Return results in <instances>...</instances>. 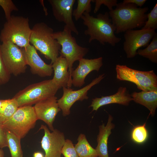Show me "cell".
I'll return each instance as SVG.
<instances>
[{"label": "cell", "mask_w": 157, "mask_h": 157, "mask_svg": "<svg viewBox=\"0 0 157 157\" xmlns=\"http://www.w3.org/2000/svg\"><path fill=\"white\" fill-rule=\"evenodd\" d=\"M148 7H138L131 3H117L115 8L109 11V16L119 34L136 28L142 27L147 19Z\"/></svg>", "instance_id": "cell-1"}, {"label": "cell", "mask_w": 157, "mask_h": 157, "mask_svg": "<svg viewBox=\"0 0 157 157\" xmlns=\"http://www.w3.org/2000/svg\"><path fill=\"white\" fill-rule=\"evenodd\" d=\"M81 18L84 25L87 27L84 33L85 35L89 36V43L96 40L103 45L108 43L115 46L120 42L121 38L117 37L115 34V28L108 12L104 14L99 13L96 17L85 12Z\"/></svg>", "instance_id": "cell-2"}, {"label": "cell", "mask_w": 157, "mask_h": 157, "mask_svg": "<svg viewBox=\"0 0 157 157\" xmlns=\"http://www.w3.org/2000/svg\"><path fill=\"white\" fill-rule=\"evenodd\" d=\"M53 29L44 22L36 23L31 29L30 43L52 64L58 57L61 47L53 36Z\"/></svg>", "instance_id": "cell-3"}, {"label": "cell", "mask_w": 157, "mask_h": 157, "mask_svg": "<svg viewBox=\"0 0 157 157\" xmlns=\"http://www.w3.org/2000/svg\"><path fill=\"white\" fill-rule=\"evenodd\" d=\"M31 31L28 18L11 15L4 24L0 40L2 42L10 41L20 48H25L30 44Z\"/></svg>", "instance_id": "cell-4"}, {"label": "cell", "mask_w": 157, "mask_h": 157, "mask_svg": "<svg viewBox=\"0 0 157 157\" xmlns=\"http://www.w3.org/2000/svg\"><path fill=\"white\" fill-rule=\"evenodd\" d=\"M59 89L51 79L28 85L20 90L13 97L18 107L32 106L39 101L55 96Z\"/></svg>", "instance_id": "cell-5"}, {"label": "cell", "mask_w": 157, "mask_h": 157, "mask_svg": "<svg viewBox=\"0 0 157 157\" xmlns=\"http://www.w3.org/2000/svg\"><path fill=\"white\" fill-rule=\"evenodd\" d=\"M71 31L65 25L63 29L54 32L53 36L60 45L59 53L67 60L68 65V71L72 82L71 73L73 69V63L83 58L89 51L87 48L82 47L77 43L75 38L72 36Z\"/></svg>", "instance_id": "cell-6"}, {"label": "cell", "mask_w": 157, "mask_h": 157, "mask_svg": "<svg viewBox=\"0 0 157 157\" xmlns=\"http://www.w3.org/2000/svg\"><path fill=\"white\" fill-rule=\"evenodd\" d=\"M37 120L33 106H24L18 107L2 127L21 139L34 127Z\"/></svg>", "instance_id": "cell-7"}, {"label": "cell", "mask_w": 157, "mask_h": 157, "mask_svg": "<svg viewBox=\"0 0 157 157\" xmlns=\"http://www.w3.org/2000/svg\"><path fill=\"white\" fill-rule=\"evenodd\" d=\"M115 70L119 80L133 83L142 91L157 90V76L153 70L140 71L119 64L116 65Z\"/></svg>", "instance_id": "cell-8"}, {"label": "cell", "mask_w": 157, "mask_h": 157, "mask_svg": "<svg viewBox=\"0 0 157 157\" xmlns=\"http://www.w3.org/2000/svg\"><path fill=\"white\" fill-rule=\"evenodd\" d=\"M1 50L5 65L10 75L16 76L25 72L27 65L21 48L7 41L2 42Z\"/></svg>", "instance_id": "cell-9"}, {"label": "cell", "mask_w": 157, "mask_h": 157, "mask_svg": "<svg viewBox=\"0 0 157 157\" xmlns=\"http://www.w3.org/2000/svg\"><path fill=\"white\" fill-rule=\"evenodd\" d=\"M156 33L152 29L130 30L125 32L123 48L127 58H132L137 55L138 50L146 47Z\"/></svg>", "instance_id": "cell-10"}, {"label": "cell", "mask_w": 157, "mask_h": 157, "mask_svg": "<svg viewBox=\"0 0 157 157\" xmlns=\"http://www.w3.org/2000/svg\"><path fill=\"white\" fill-rule=\"evenodd\" d=\"M105 76L104 74H101L89 84L78 90H73L71 88H63V95L57 100L58 105L62 110L63 116L65 117L70 114L71 108L76 101L88 99V91L93 86L99 83Z\"/></svg>", "instance_id": "cell-11"}, {"label": "cell", "mask_w": 157, "mask_h": 157, "mask_svg": "<svg viewBox=\"0 0 157 157\" xmlns=\"http://www.w3.org/2000/svg\"><path fill=\"white\" fill-rule=\"evenodd\" d=\"M40 129L44 131L41 143L45 153L44 157H61V150L65 140L64 133L56 129L51 132L44 125H41Z\"/></svg>", "instance_id": "cell-12"}, {"label": "cell", "mask_w": 157, "mask_h": 157, "mask_svg": "<svg viewBox=\"0 0 157 157\" xmlns=\"http://www.w3.org/2000/svg\"><path fill=\"white\" fill-rule=\"evenodd\" d=\"M38 120L44 122L51 131L54 130L53 122L56 116L61 111L57 97L53 96L39 101L33 106Z\"/></svg>", "instance_id": "cell-13"}, {"label": "cell", "mask_w": 157, "mask_h": 157, "mask_svg": "<svg viewBox=\"0 0 157 157\" xmlns=\"http://www.w3.org/2000/svg\"><path fill=\"white\" fill-rule=\"evenodd\" d=\"M53 16L60 22H63L72 32L78 35L79 32L72 19L73 7L75 0H49Z\"/></svg>", "instance_id": "cell-14"}, {"label": "cell", "mask_w": 157, "mask_h": 157, "mask_svg": "<svg viewBox=\"0 0 157 157\" xmlns=\"http://www.w3.org/2000/svg\"><path fill=\"white\" fill-rule=\"evenodd\" d=\"M27 65L32 73L41 77L51 76L53 72L52 64L46 63L38 54L37 50L30 44L25 48H21Z\"/></svg>", "instance_id": "cell-15"}, {"label": "cell", "mask_w": 157, "mask_h": 157, "mask_svg": "<svg viewBox=\"0 0 157 157\" xmlns=\"http://www.w3.org/2000/svg\"><path fill=\"white\" fill-rule=\"evenodd\" d=\"M77 67L71 73L72 84L74 86L81 87L85 83L87 76L93 71L98 72L103 65V58L88 59L83 58L78 60Z\"/></svg>", "instance_id": "cell-16"}, {"label": "cell", "mask_w": 157, "mask_h": 157, "mask_svg": "<svg viewBox=\"0 0 157 157\" xmlns=\"http://www.w3.org/2000/svg\"><path fill=\"white\" fill-rule=\"evenodd\" d=\"M132 100L133 99L126 88L120 87L117 92L114 94L92 99L89 107L92 108V111H97L101 107L110 104H117L128 106Z\"/></svg>", "instance_id": "cell-17"}, {"label": "cell", "mask_w": 157, "mask_h": 157, "mask_svg": "<svg viewBox=\"0 0 157 157\" xmlns=\"http://www.w3.org/2000/svg\"><path fill=\"white\" fill-rule=\"evenodd\" d=\"M54 75L52 79L53 83L59 89L64 87L70 88L72 85L68 71V65L66 59L58 56L52 64Z\"/></svg>", "instance_id": "cell-18"}, {"label": "cell", "mask_w": 157, "mask_h": 157, "mask_svg": "<svg viewBox=\"0 0 157 157\" xmlns=\"http://www.w3.org/2000/svg\"><path fill=\"white\" fill-rule=\"evenodd\" d=\"M113 120V117L109 114L106 125L103 123L99 126V131L97 138V144L95 149L98 157H110L108 151V141L111 133V131L115 126L112 122Z\"/></svg>", "instance_id": "cell-19"}, {"label": "cell", "mask_w": 157, "mask_h": 157, "mask_svg": "<svg viewBox=\"0 0 157 157\" xmlns=\"http://www.w3.org/2000/svg\"><path fill=\"white\" fill-rule=\"evenodd\" d=\"M131 96L133 101L145 107L150 111L149 115L154 116L157 107V90L134 92Z\"/></svg>", "instance_id": "cell-20"}, {"label": "cell", "mask_w": 157, "mask_h": 157, "mask_svg": "<svg viewBox=\"0 0 157 157\" xmlns=\"http://www.w3.org/2000/svg\"><path fill=\"white\" fill-rule=\"evenodd\" d=\"M77 140L74 147L79 157H98L96 149L90 144L85 134H80Z\"/></svg>", "instance_id": "cell-21"}, {"label": "cell", "mask_w": 157, "mask_h": 157, "mask_svg": "<svg viewBox=\"0 0 157 157\" xmlns=\"http://www.w3.org/2000/svg\"><path fill=\"white\" fill-rule=\"evenodd\" d=\"M18 107L13 98L0 99V125L3 124L12 116Z\"/></svg>", "instance_id": "cell-22"}, {"label": "cell", "mask_w": 157, "mask_h": 157, "mask_svg": "<svg viewBox=\"0 0 157 157\" xmlns=\"http://www.w3.org/2000/svg\"><path fill=\"white\" fill-rule=\"evenodd\" d=\"M11 157H23L21 139L8 131L4 129Z\"/></svg>", "instance_id": "cell-23"}, {"label": "cell", "mask_w": 157, "mask_h": 157, "mask_svg": "<svg viewBox=\"0 0 157 157\" xmlns=\"http://www.w3.org/2000/svg\"><path fill=\"white\" fill-rule=\"evenodd\" d=\"M137 53L148 59L153 63H157V34L156 33L150 43L144 49H138Z\"/></svg>", "instance_id": "cell-24"}, {"label": "cell", "mask_w": 157, "mask_h": 157, "mask_svg": "<svg viewBox=\"0 0 157 157\" xmlns=\"http://www.w3.org/2000/svg\"><path fill=\"white\" fill-rule=\"evenodd\" d=\"M92 0H77V7L73 10L72 16L76 21L81 18L85 12L89 13L91 12V2Z\"/></svg>", "instance_id": "cell-25"}, {"label": "cell", "mask_w": 157, "mask_h": 157, "mask_svg": "<svg viewBox=\"0 0 157 157\" xmlns=\"http://www.w3.org/2000/svg\"><path fill=\"white\" fill-rule=\"evenodd\" d=\"M146 123L135 126L131 133V138L135 142L141 144L144 142L148 137V133L145 127Z\"/></svg>", "instance_id": "cell-26"}, {"label": "cell", "mask_w": 157, "mask_h": 157, "mask_svg": "<svg viewBox=\"0 0 157 157\" xmlns=\"http://www.w3.org/2000/svg\"><path fill=\"white\" fill-rule=\"evenodd\" d=\"M147 19L141 29L155 30L157 28V3L149 13L147 14Z\"/></svg>", "instance_id": "cell-27"}, {"label": "cell", "mask_w": 157, "mask_h": 157, "mask_svg": "<svg viewBox=\"0 0 157 157\" xmlns=\"http://www.w3.org/2000/svg\"><path fill=\"white\" fill-rule=\"evenodd\" d=\"M61 152L64 157H79L72 142L69 139L65 140Z\"/></svg>", "instance_id": "cell-28"}, {"label": "cell", "mask_w": 157, "mask_h": 157, "mask_svg": "<svg viewBox=\"0 0 157 157\" xmlns=\"http://www.w3.org/2000/svg\"><path fill=\"white\" fill-rule=\"evenodd\" d=\"M0 6L4 10L6 20L10 18L12 12L18 10V8L11 0H0Z\"/></svg>", "instance_id": "cell-29"}, {"label": "cell", "mask_w": 157, "mask_h": 157, "mask_svg": "<svg viewBox=\"0 0 157 157\" xmlns=\"http://www.w3.org/2000/svg\"><path fill=\"white\" fill-rule=\"evenodd\" d=\"M10 77V74L7 69L3 59L0 43V86L7 83Z\"/></svg>", "instance_id": "cell-30"}, {"label": "cell", "mask_w": 157, "mask_h": 157, "mask_svg": "<svg viewBox=\"0 0 157 157\" xmlns=\"http://www.w3.org/2000/svg\"><path fill=\"white\" fill-rule=\"evenodd\" d=\"M117 0H92L95 3L94 12L96 13L99 10L101 5L106 6L110 11L112 10L113 7L116 6L117 4Z\"/></svg>", "instance_id": "cell-31"}, {"label": "cell", "mask_w": 157, "mask_h": 157, "mask_svg": "<svg viewBox=\"0 0 157 157\" xmlns=\"http://www.w3.org/2000/svg\"><path fill=\"white\" fill-rule=\"evenodd\" d=\"M8 146L7 141L5 130L0 125V147L3 148Z\"/></svg>", "instance_id": "cell-32"}, {"label": "cell", "mask_w": 157, "mask_h": 157, "mask_svg": "<svg viewBox=\"0 0 157 157\" xmlns=\"http://www.w3.org/2000/svg\"><path fill=\"white\" fill-rule=\"evenodd\" d=\"M147 1L146 0H124L122 2L124 3H133L138 7H141Z\"/></svg>", "instance_id": "cell-33"}, {"label": "cell", "mask_w": 157, "mask_h": 157, "mask_svg": "<svg viewBox=\"0 0 157 157\" xmlns=\"http://www.w3.org/2000/svg\"><path fill=\"white\" fill-rule=\"evenodd\" d=\"M33 157H44L43 154L40 152H35L33 154Z\"/></svg>", "instance_id": "cell-34"}, {"label": "cell", "mask_w": 157, "mask_h": 157, "mask_svg": "<svg viewBox=\"0 0 157 157\" xmlns=\"http://www.w3.org/2000/svg\"><path fill=\"white\" fill-rule=\"evenodd\" d=\"M4 154L2 148L0 147V157H4Z\"/></svg>", "instance_id": "cell-35"}]
</instances>
